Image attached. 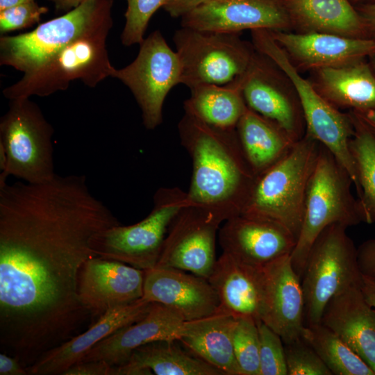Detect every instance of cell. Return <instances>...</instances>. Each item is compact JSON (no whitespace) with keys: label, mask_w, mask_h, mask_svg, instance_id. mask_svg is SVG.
<instances>
[{"label":"cell","mask_w":375,"mask_h":375,"mask_svg":"<svg viewBox=\"0 0 375 375\" xmlns=\"http://www.w3.org/2000/svg\"><path fill=\"white\" fill-rule=\"evenodd\" d=\"M120 224L86 176L0 184V347L25 367L92 326L78 277L93 238Z\"/></svg>","instance_id":"1"},{"label":"cell","mask_w":375,"mask_h":375,"mask_svg":"<svg viewBox=\"0 0 375 375\" xmlns=\"http://www.w3.org/2000/svg\"><path fill=\"white\" fill-rule=\"evenodd\" d=\"M178 131L192 162L189 205L208 209L225 221L240 215L256 176L235 128L212 126L185 111Z\"/></svg>","instance_id":"2"},{"label":"cell","mask_w":375,"mask_h":375,"mask_svg":"<svg viewBox=\"0 0 375 375\" xmlns=\"http://www.w3.org/2000/svg\"><path fill=\"white\" fill-rule=\"evenodd\" d=\"M320 144L305 134L274 165L256 176L241 213L272 222L298 239L308 181Z\"/></svg>","instance_id":"3"},{"label":"cell","mask_w":375,"mask_h":375,"mask_svg":"<svg viewBox=\"0 0 375 375\" xmlns=\"http://www.w3.org/2000/svg\"><path fill=\"white\" fill-rule=\"evenodd\" d=\"M348 172L322 144L310 174L306 194L301 228L290 258L301 281L312 244L327 226L350 227L364 222L358 199L352 193Z\"/></svg>","instance_id":"4"},{"label":"cell","mask_w":375,"mask_h":375,"mask_svg":"<svg viewBox=\"0 0 375 375\" xmlns=\"http://www.w3.org/2000/svg\"><path fill=\"white\" fill-rule=\"evenodd\" d=\"M112 26L88 33L74 40L49 57L34 70L24 74L14 84L3 90L12 100L32 96L47 97L68 88L72 81H81L96 87L115 68L109 58L106 40Z\"/></svg>","instance_id":"5"},{"label":"cell","mask_w":375,"mask_h":375,"mask_svg":"<svg viewBox=\"0 0 375 375\" xmlns=\"http://www.w3.org/2000/svg\"><path fill=\"white\" fill-rule=\"evenodd\" d=\"M9 101L8 109L0 119V147L6 156L0 184L10 176L35 184L51 180L57 174L53 127L30 98Z\"/></svg>","instance_id":"6"},{"label":"cell","mask_w":375,"mask_h":375,"mask_svg":"<svg viewBox=\"0 0 375 375\" xmlns=\"http://www.w3.org/2000/svg\"><path fill=\"white\" fill-rule=\"evenodd\" d=\"M347 229L338 224L327 226L308 253L301 277L305 326L320 323L327 303L334 296L362 285L357 248Z\"/></svg>","instance_id":"7"},{"label":"cell","mask_w":375,"mask_h":375,"mask_svg":"<svg viewBox=\"0 0 375 375\" xmlns=\"http://www.w3.org/2000/svg\"><path fill=\"white\" fill-rule=\"evenodd\" d=\"M113 0H85L34 30L0 37V65L30 72L79 37L112 26Z\"/></svg>","instance_id":"8"},{"label":"cell","mask_w":375,"mask_h":375,"mask_svg":"<svg viewBox=\"0 0 375 375\" xmlns=\"http://www.w3.org/2000/svg\"><path fill=\"white\" fill-rule=\"evenodd\" d=\"M189 203L187 192L178 188H160L153 195L150 213L139 222L110 227L92 240L97 256L147 270L155 267L161 255L169 228Z\"/></svg>","instance_id":"9"},{"label":"cell","mask_w":375,"mask_h":375,"mask_svg":"<svg viewBox=\"0 0 375 375\" xmlns=\"http://www.w3.org/2000/svg\"><path fill=\"white\" fill-rule=\"evenodd\" d=\"M181 65V83L225 85L245 74L255 56L239 33L182 27L173 36Z\"/></svg>","instance_id":"10"},{"label":"cell","mask_w":375,"mask_h":375,"mask_svg":"<svg viewBox=\"0 0 375 375\" xmlns=\"http://www.w3.org/2000/svg\"><path fill=\"white\" fill-rule=\"evenodd\" d=\"M137 57L111 77L122 82L133 94L141 110L142 123L153 130L162 122V108L170 90L181 84L178 55L159 30L141 42Z\"/></svg>","instance_id":"11"},{"label":"cell","mask_w":375,"mask_h":375,"mask_svg":"<svg viewBox=\"0 0 375 375\" xmlns=\"http://www.w3.org/2000/svg\"><path fill=\"white\" fill-rule=\"evenodd\" d=\"M224 222L208 209L184 207L169 228L156 267L176 268L208 279L217 260L216 239Z\"/></svg>","instance_id":"12"},{"label":"cell","mask_w":375,"mask_h":375,"mask_svg":"<svg viewBox=\"0 0 375 375\" xmlns=\"http://www.w3.org/2000/svg\"><path fill=\"white\" fill-rule=\"evenodd\" d=\"M254 49L268 58L290 79L298 96L306 133L317 142L329 144L340 140L349 126L347 114L327 101L293 65L285 51L268 30L251 31Z\"/></svg>","instance_id":"13"},{"label":"cell","mask_w":375,"mask_h":375,"mask_svg":"<svg viewBox=\"0 0 375 375\" xmlns=\"http://www.w3.org/2000/svg\"><path fill=\"white\" fill-rule=\"evenodd\" d=\"M262 279L261 322L278 333L285 344L303 338L304 297L290 255L262 267Z\"/></svg>","instance_id":"14"},{"label":"cell","mask_w":375,"mask_h":375,"mask_svg":"<svg viewBox=\"0 0 375 375\" xmlns=\"http://www.w3.org/2000/svg\"><path fill=\"white\" fill-rule=\"evenodd\" d=\"M278 0H208L181 18V26L240 33L242 31H281L290 24Z\"/></svg>","instance_id":"15"},{"label":"cell","mask_w":375,"mask_h":375,"mask_svg":"<svg viewBox=\"0 0 375 375\" xmlns=\"http://www.w3.org/2000/svg\"><path fill=\"white\" fill-rule=\"evenodd\" d=\"M144 270L94 256L83 265L78 297L97 320L107 310L142 298Z\"/></svg>","instance_id":"16"},{"label":"cell","mask_w":375,"mask_h":375,"mask_svg":"<svg viewBox=\"0 0 375 375\" xmlns=\"http://www.w3.org/2000/svg\"><path fill=\"white\" fill-rule=\"evenodd\" d=\"M144 272L142 299L168 307L184 321L220 310L218 296L207 278L173 267H155Z\"/></svg>","instance_id":"17"},{"label":"cell","mask_w":375,"mask_h":375,"mask_svg":"<svg viewBox=\"0 0 375 375\" xmlns=\"http://www.w3.org/2000/svg\"><path fill=\"white\" fill-rule=\"evenodd\" d=\"M218 238L223 252L256 267L291 255L297 243L296 238L281 225L242 215L226 219Z\"/></svg>","instance_id":"18"},{"label":"cell","mask_w":375,"mask_h":375,"mask_svg":"<svg viewBox=\"0 0 375 375\" xmlns=\"http://www.w3.org/2000/svg\"><path fill=\"white\" fill-rule=\"evenodd\" d=\"M255 53L242 76V92L247 107L274 122L295 142L306 134L300 104L297 105L281 88L269 59Z\"/></svg>","instance_id":"19"},{"label":"cell","mask_w":375,"mask_h":375,"mask_svg":"<svg viewBox=\"0 0 375 375\" xmlns=\"http://www.w3.org/2000/svg\"><path fill=\"white\" fill-rule=\"evenodd\" d=\"M152 304L142 298L107 310L85 331L47 352L26 367L28 374L62 375L69 367L79 362L84 354L99 342L142 319Z\"/></svg>","instance_id":"20"},{"label":"cell","mask_w":375,"mask_h":375,"mask_svg":"<svg viewBox=\"0 0 375 375\" xmlns=\"http://www.w3.org/2000/svg\"><path fill=\"white\" fill-rule=\"evenodd\" d=\"M183 322L168 307L153 303L142 319L99 342L84 354L79 362L102 360L111 366H121L138 347L156 341L176 340Z\"/></svg>","instance_id":"21"},{"label":"cell","mask_w":375,"mask_h":375,"mask_svg":"<svg viewBox=\"0 0 375 375\" xmlns=\"http://www.w3.org/2000/svg\"><path fill=\"white\" fill-rule=\"evenodd\" d=\"M274 39L298 64L316 69L342 65L375 53V40L320 33L269 31Z\"/></svg>","instance_id":"22"},{"label":"cell","mask_w":375,"mask_h":375,"mask_svg":"<svg viewBox=\"0 0 375 375\" xmlns=\"http://www.w3.org/2000/svg\"><path fill=\"white\" fill-rule=\"evenodd\" d=\"M321 324L337 334L375 373V309L360 287H350L327 303Z\"/></svg>","instance_id":"23"},{"label":"cell","mask_w":375,"mask_h":375,"mask_svg":"<svg viewBox=\"0 0 375 375\" xmlns=\"http://www.w3.org/2000/svg\"><path fill=\"white\" fill-rule=\"evenodd\" d=\"M208 280L218 296L220 310L236 319L261 322L262 267L247 265L222 252Z\"/></svg>","instance_id":"24"},{"label":"cell","mask_w":375,"mask_h":375,"mask_svg":"<svg viewBox=\"0 0 375 375\" xmlns=\"http://www.w3.org/2000/svg\"><path fill=\"white\" fill-rule=\"evenodd\" d=\"M235 322L233 316L219 310L208 317L184 321L176 340L224 375H241L233 347Z\"/></svg>","instance_id":"25"},{"label":"cell","mask_w":375,"mask_h":375,"mask_svg":"<svg viewBox=\"0 0 375 375\" xmlns=\"http://www.w3.org/2000/svg\"><path fill=\"white\" fill-rule=\"evenodd\" d=\"M178 343L160 340L137 348L125 364L117 367V375H224Z\"/></svg>","instance_id":"26"},{"label":"cell","mask_w":375,"mask_h":375,"mask_svg":"<svg viewBox=\"0 0 375 375\" xmlns=\"http://www.w3.org/2000/svg\"><path fill=\"white\" fill-rule=\"evenodd\" d=\"M317 71L318 92L334 107L375 110V76L361 60Z\"/></svg>","instance_id":"27"},{"label":"cell","mask_w":375,"mask_h":375,"mask_svg":"<svg viewBox=\"0 0 375 375\" xmlns=\"http://www.w3.org/2000/svg\"><path fill=\"white\" fill-rule=\"evenodd\" d=\"M235 130L243 153L256 176L282 159L297 142L276 123L248 107Z\"/></svg>","instance_id":"28"},{"label":"cell","mask_w":375,"mask_h":375,"mask_svg":"<svg viewBox=\"0 0 375 375\" xmlns=\"http://www.w3.org/2000/svg\"><path fill=\"white\" fill-rule=\"evenodd\" d=\"M283 5L290 19L310 32L362 38L366 31L349 0H285Z\"/></svg>","instance_id":"29"},{"label":"cell","mask_w":375,"mask_h":375,"mask_svg":"<svg viewBox=\"0 0 375 375\" xmlns=\"http://www.w3.org/2000/svg\"><path fill=\"white\" fill-rule=\"evenodd\" d=\"M242 76L225 85L202 84L190 88L184 110L212 126L235 128L247 108L242 92Z\"/></svg>","instance_id":"30"},{"label":"cell","mask_w":375,"mask_h":375,"mask_svg":"<svg viewBox=\"0 0 375 375\" xmlns=\"http://www.w3.org/2000/svg\"><path fill=\"white\" fill-rule=\"evenodd\" d=\"M353 134L349 151L353 161L358 189V200L364 222H375V135L353 112Z\"/></svg>","instance_id":"31"},{"label":"cell","mask_w":375,"mask_h":375,"mask_svg":"<svg viewBox=\"0 0 375 375\" xmlns=\"http://www.w3.org/2000/svg\"><path fill=\"white\" fill-rule=\"evenodd\" d=\"M303 338L334 375H375L374 371L333 331L319 323L306 326Z\"/></svg>","instance_id":"32"},{"label":"cell","mask_w":375,"mask_h":375,"mask_svg":"<svg viewBox=\"0 0 375 375\" xmlns=\"http://www.w3.org/2000/svg\"><path fill=\"white\" fill-rule=\"evenodd\" d=\"M233 347L241 375H260V341L256 322L248 318L236 319Z\"/></svg>","instance_id":"33"},{"label":"cell","mask_w":375,"mask_h":375,"mask_svg":"<svg viewBox=\"0 0 375 375\" xmlns=\"http://www.w3.org/2000/svg\"><path fill=\"white\" fill-rule=\"evenodd\" d=\"M127 9L121 42L129 47L140 44L144 40L149 22L153 14L162 8L167 0H126Z\"/></svg>","instance_id":"34"},{"label":"cell","mask_w":375,"mask_h":375,"mask_svg":"<svg viewBox=\"0 0 375 375\" xmlns=\"http://www.w3.org/2000/svg\"><path fill=\"white\" fill-rule=\"evenodd\" d=\"M260 375H287L285 345L281 337L262 322L258 324Z\"/></svg>","instance_id":"35"},{"label":"cell","mask_w":375,"mask_h":375,"mask_svg":"<svg viewBox=\"0 0 375 375\" xmlns=\"http://www.w3.org/2000/svg\"><path fill=\"white\" fill-rule=\"evenodd\" d=\"M284 345L288 375H332L315 349L303 338Z\"/></svg>","instance_id":"36"},{"label":"cell","mask_w":375,"mask_h":375,"mask_svg":"<svg viewBox=\"0 0 375 375\" xmlns=\"http://www.w3.org/2000/svg\"><path fill=\"white\" fill-rule=\"evenodd\" d=\"M49 11L35 1L0 11V33L24 29L40 22L41 16Z\"/></svg>","instance_id":"37"},{"label":"cell","mask_w":375,"mask_h":375,"mask_svg":"<svg viewBox=\"0 0 375 375\" xmlns=\"http://www.w3.org/2000/svg\"><path fill=\"white\" fill-rule=\"evenodd\" d=\"M357 252L362 276L375 284V238L363 242L357 248Z\"/></svg>","instance_id":"38"},{"label":"cell","mask_w":375,"mask_h":375,"mask_svg":"<svg viewBox=\"0 0 375 375\" xmlns=\"http://www.w3.org/2000/svg\"><path fill=\"white\" fill-rule=\"evenodd\" d=\"M62 375H117V367L102 360L81 362L69 367Z\"/></svg>","instance_id":"39"},{"label":"cell","mask_w":375,"mask_h":375,"mask_svg":"<svg viewBox=\"0 0 375 375\" xmlns=\"http://www.w3.org/2000/svg\"><path fill=\"white\" fill-rule=\"evenodd\" d=\"M208 0H167L162 8L172 17L182 18Z\"/></svg>","instance_id":"40"},{"label":"cell","mask_w":375,"mask_h":375,"mask_svg":"<svg viewBox=\"0 0 375 375\" xmlns=\"http://www.w3.org/2000/svg\"><path fill=\"white\" fill-rule=\"evenodd\" d=\"M28 373L15 357L5 353H0V375H28Z\"/></svg>","instance_id":"41"},{"label":"cell","mask_w":375,"mask_h":375,"mask_svg":"<svg viewBox=\"0 0 375 375\" xmlns=\"http://www.w3.org/2000/svg\"><path fill=\"white\" fill-rule=\"evenodd\" d=\"M361 16L365 31L372 35L375 40V3L362 6L358 12Z\"/></svg>","instance_id":"42"},{"label":"cell","mask_w":375,"mask_h":375,"mask_svg":"<svg viewBox=\"0 0 375 375\" xmlns=\"http://www.w3.org/2000/svg\"><path fill=\"white\" fill-rule=\"evenodd\" d=\"M360 289L366 301L375 309V284L362 276Z\"/></svg>","instance_id":"43"},{"label":"cell","mask_w":375,"mask_h":375,"mask_svg":"<svg viewBox=\"0 0 375 375\" xmlns=\"http://www.w3.org/2000/svg\"><path fill=\"white\" fill-rule=\"evenodd\" d=\"M353 112L375 135V110Z\"/></svg>","instance_id":"44"},{"label":"cell","mask_w":375,"mask_h":375,"mask_svg":"<svg viewBox=\"0 0 375 375\" xmlns=\"http://www.w3.org/2000/svg\"><path fill=\"white\" fill-rule=\"evenodd\" d=\"M53 2L57 10L68 12L81 5L85 0H49Z\"/></svg>","instance_id":"45"},{"label":"cell","mask_w":375,"mask_h":375,"mask_svg":"<svg viewBox=\"0 0 375 375\" xmlns=\"http://www.w3.org/2000/svg\"><path fill=\"white\" fill-rule=\"evenodd\" d=\"M35 0H0V11Z\"/></svg>","instance_id":"46"},{"label":"cell","mask_w":375,"mask_h":375,"mask_svg":"<svg viewBox=\"0 0 375 375\" xmlns=\"http://www.w3.org/2000/svg\"><path fill=\"white\" fill-rule=\"evenodd\" d=\"M353 1H360V0H353Z\"/></svg>","instance_id":"47"}]
</instances>
